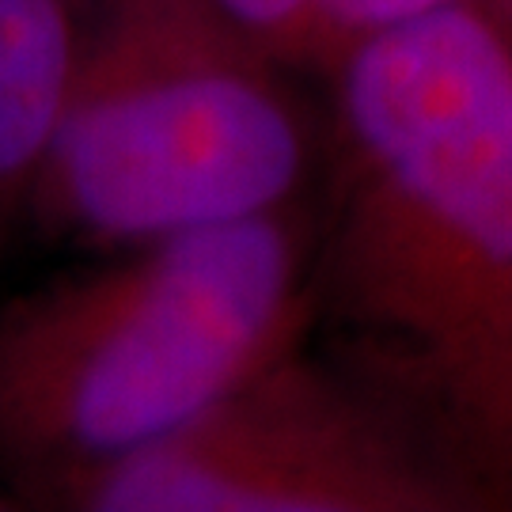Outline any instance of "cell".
<instances>
[{"label":"cell","instance_id":"3957f363","mask_svg":"<svg viewBox=\"0 0 512 512\" xmlns=\"http://www.w3.org/2000/svg\"><path fill=\"white\" fill-rule=\"evenodd\" d=\"M213 0H88L31 228L95 251L308 202L327 107Z\"/></svg>","mask_w":512,"mask_h":512},{"label":"cell","instance_id":"6da1fadb","mask_svg":"<svg viewBox=\"0 0 512 512\" xmlns=\"http://www.w3.org/2000/svg\"><path fill=\"white\" fill-rule=\"evenodd\" d=\"M311 346L475 509H512V35L490 0L357 46L323 80Z\"/></svg>","mask_w":512,"mask_h":512},{"label":"cell","instance_id":"52a82bcc","mask_svg":"<svg viewBox=\"0 0 512 512\" xmlns=\"http://www.w3.org/2000/svg\"><path fill=\"white\" fill-rule=\"evenodd\" d=\"M247 27L258 42H266L277 57H285L304 76H315V0H213Z\"/></svg>","mask_w":512,"mask_h":512},{"label":"cell","instance_id":"8992f818","mask_svg":"<svg viewBox=\"0 0 512 512\" xmlns=\"http://www.w3.org/2000/svg\"><path fill=\"white\" fill-rule=\"evenodd\" d=\"M452 4L463 0H315V80H327L357 46Z\"/></svg>","mask_w":512,"mask_h":512},{"label":"cell","instance_id":"5b68a950","mask_svg":"<svg viewBox=\"0 0 512 512\" xmlns=\"http://www.w3.org/2000/svg\"><path fill=\"white\" fill-rule=\"evenodd\" d=\"M84 27L88 0H0V262L35 217Z\"/></svg>","mask_w":512,"mask_h":512},{"label":"cell","instance_id":"277c9868","mask_svg":"<svg viewBox=\"0 0 512 512\" xmlns=\"http://www.w3.org/2000/svg\"><path fill=\"white\" fill-rule=\"evenodd\" d=\"M73 512H456V478L304 342L179 433L65 490Z\"/></svg>","mask_w":512,"mask_h":512},{"label":"cell","instance_id":"7a4b0ae2","mask_svg":"<svg viewBox=\"0 0 512 512\" xmlns=\"http://www.w3.org/2000/svg\"><path fill=\"white\" fill-rule=\"evenodd\" d=\"M311 198L118 247L0 300V494L54 509L304 346Z\"/></svg>","mask_w":512,"mask_h":512},{"label":"cell","instance_id":"ba28073f","mask_svg":"<svg viewBox=\"0 0 512 512\" xmlns=\"http://www.w3.org/2000/svg\"><path fill=\"white\" fill-rule=\"evenodd\" d=\"M497 8V16L505 19V27H509V35H512V0H490Z\"/></svg>","mask_w":512,"mask_h":512}]
</instances>
